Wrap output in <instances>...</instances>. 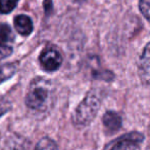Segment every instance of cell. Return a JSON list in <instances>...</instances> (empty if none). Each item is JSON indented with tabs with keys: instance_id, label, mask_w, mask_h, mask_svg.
<instances>
[{
	"instance_id": "6da1fadb",
	"label": "cell",
	"mask_w": 150,
	"mask_h": 150,
	"mask_svg": "<svg viewBox=\"0 0 150 150\" xmlns=\"http://www.w3.org/2000/svg\"><path fill=\"white\" fill-rule=\"evenodd\" d=\"M54 103V88L50 80L44 77H35L30 82L26 95V105L32 110H49Z\"/></svg>"
},
{
	"instance_id": "7a4b0ae2",
	"label": "cell",
	"mask_w": 150,
	"mask_h": 150,
	"mask_svg": "<svg viewBox=\"0 0 150 150\" xmlns=\"http://www.w3.org/2000/svg\"><path fill=\"white\" fill-rule=\"evenodd\" d=\"M99 108H100V99L98 95L95 94L94 92L88 93L74 111L71 116L73 123L78 128L88 126L97 115Z\"/></svg>"
},
{
	"instance_id": "3957f363",
	"label": "cell",
	"mask_w": 150,
	"mask_h": 150,
	"mask_svg": "<svg viewBox=\"0 0 150 150\" xmlns=\"http://www.w3.org/2000/svg\"><path fill=\"white\" fill-rule=\"evenodd\" d=\"M40 66L47 72L56 71L62 64V56L54 46H47L42 50L39 57Z\"/></svg>"
},
{
	"instance_id": "277c9868",
	"label": "cell",
	"mask_w": 150,
	"mask_h": 150,
	"mask_svg": "<svg viewBox=\"0 0 150 150\" xmlns=\"http://www.w3.org/2000/svg\"><path fill=\"white\" fill-rule=\"evenodd\" d=\"M138 73L141 81L145 85H150V42L146 44L140 57Z\"/></svg>"
},
{
	"instance_id": "5b68a950",
	"label": "cell",
	"mask_w": 150,
	"mask_h": 150,
	"mask_svg": "<svg viewBox=\"0 0 150 150\" xmlns=\"http://www.w3.org/2000/svg\"><path fill=\"white\" fill-rule=\"evenodd\" d=\"M102 120L105 130L108 132V134H113L117 132L122 126V118L115 111H107L103 115Z\"/></svg>"
},
{
	"instance_id": "8992f818",
	"label": "cell",
	"mask_w": 150,
	"mask_h": 150,
	"mask_svg": "<svg viewBox=\"0 0 150 150\" xmlns=\"http://www.w3.org/2000/svg\"><path fill=\"white\" fill-rule=\"evenodd\" d=\"M14 28L23 36H28L33 31V22L26 14H18L13 20Z\"/></svg>"
},
{
	"instance_id": "52a82bcc",
	"label": "cell",
	"mask_w": 150,
	"mask_h": 150,
	"mask_svg": "<svg viewBox=\"0 0 150 150\" xmlns=\"http://www.w3.org/2000/svg\"><path fill=\"white\" fill-rule=\"evenodd\" d=\"M16 71H18V65L14 63L0 65V84L11 78L16 73Z\"/></svg>"
},
{
	"instance_id": "ba28073f",
	"label": "cell",
	"mask_w": 150,
	"mask_h": 150,
	"mask_svg": "<svg viewBox=\"0 0 150 150\" xmlns=\"http://www.w3.org/2000/svg\"><path fill=\"white\" fill-rule=\"evenodd\" d=\"M110 150H140V147L137 144V141L134 140V138H122Z\"/></svg>"
},
{
	"instance_id": "9c48e42d",
	"label": "cell",
	"mask_w": 150,
	"mask_h": 150,
	"mask_svg": "<svg viewBox=\"0 0 150 150\" xmlns=\"http://www.w3.org/2000/svg\"><path fill=\"white\" fill-rule=\"evenodd\" d=\"M34 150H58V148L56 143L52 139L44 137L37 143Z\"/></svg>"
},
{
	"instance_id": "30bf717a",
	"label": "cell",
	"mask_w": 150,
	"mask_h": 150,
	"mask_svg": "<svg viewBox=\"0 0 150 150\" xmlns=\"http://www.w3.org/2000/svg\"><path fill=\"white\" fill-rule=\"evenodd\" d=\"M0 40L5 43H9L14 40L13 33H12L10 27L7 24H0Z\"/></svg>"
},
{
	"instance_id": "8fae6325",
	"label": "cell",
	"mask_w": 150,
	"mask_h": 150,
	"mask_svg": "<svg viewBox=\"0 0 150 150\" xmlns=\"http://www.w3.org/2000/svg\"><path fill=\"white\" fill-rule=\"evenodd\" d=\"M18 3V0H0V14H5L11 12Z\"/></svg>"
},
{
	"instance_id": "7c38bea8",
	"label": "cell",
	"mask_w": 150,
	"mask_h": 150,
	"mask_svg": "<svg viewBox=\"0 0 150 150\" xmlns=\"http://www.w3.org/2000/svg\"><path fill=\"white\" fill-rule=\"evenodd\" d=\"M139 9L144 18L150 23V0H140L139 1Z\"/></svg>"
},
{
	"instance_id": "4fadbf2b",
	"label": "cell",
	"mask_w": 150,
	"mask_h": 150,
	"mask_svg": "<svg viewBox=\"0 0 150 150\" xmlns=\"http://www.w3.org/2000/svg\"><path fill=\"white\" fill-rule=\"evenodd\" d=\"M12 52V47L8 43L1 41L0 40V60H3V59L7 58L11 55Z\"/></svg>"
},
{
	"instance_id": "5bb4252c",
	"label": "cell",
	"mask_w": 150,
	"mask_h": 150,
	"mask_svg": "<svg viewBox=\"0 0 150 150\" xmlns=\"http://www.w3.org/2000/svg\"><path fill=\"white\" fill-rule=\"evenodd\" d=\"M10 108H11V105L9 104V102H7V101L0 102V116H2L3 114L8 112L10 110Z\"/></svg>"
}]
</instances>
